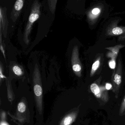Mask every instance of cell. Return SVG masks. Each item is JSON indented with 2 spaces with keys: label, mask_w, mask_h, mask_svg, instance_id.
I'll return each instance as SVG.
<instances>
[{
  "label": "cell",
  "mask_w": 125,
  "mask_h": 125,
  "mask_svg": "<svg viewBox=\"0 0 125 125\" xmlns=\"http://www.w3.org/2000/svg\"><path fill=\"white\" fill-rule=\"evenodd\" d=\"M41 6V4L37 0H35L32 5L31 13L25 28L23 35V40L26 44H28L29 42V36L31 33L33 24L39 18L41 14L40 8Z\"/></svg>",
  "instance_id": "obj_1"
},
{
  "label": "cell",
  "mask_w": 125,
  "mask_h": 125,
  "mask_svg": "<svg viewBox=\"0 0 125 125\" xmlns=\"http://www.w3.org/2000/svg\"><path fill=\"white\" fill-rule=\"evenodd\" d=\"M123 64L120 58L118 61V65L116 70H114L112 76V81L113 83V90L115 93L119 92L122 85V81Z\"/></svg>",
  "instance_id": "obj_2"
},
{
  "label": "cell",
  "mask_w": 125,
  "mask_h": 125,
  "mask_svg": "<svg viewBox=\"0 0 125 125\" xmlns=\"http://www.w3.org/2000/svg\"><path fill=\"white\" fill-rule=\"evenodd\" d=\"M71 64L73 72L77 76L80 77L82 72V64L80 61L79 48L77 45L73 47L71 56Z\"/></svg>",
  "instance_id": "obj_3"
},
{
  "label": "cell",
  "mask_w": 125,
  "mask_h": 125,
  "mask_svg": "<svg viewBox=\"0 0 125 125\" xmlns=\"http://www.w3.org/2000/svg\"><path fill=\"white\" fill-rule=\"evenodd\" d=\"M25 0H16L11 14V18L15 22L20 16L23 6Z\"/></svg>",
  "instance_id": "obj_4"
},
{
  "label": "cell",
  "mask_w": 125,
  "mask_h": 125,
  "mask_svg": "<svg viewBox=\"0 0 125 125\" xmlns=\"http://www.w3.org/2000/svg\"><path fill=\"white\" fill-rule=\"evenodd\" d=\"M109 36H117L125 34V26H112L107 31Z\"/></svg>",
  "instance_id": "obj_5"
},
{
  "label": "cell",
  "mask_w": 125,
  "mask_h": 125,
  "mask_svg": "<svg viewBox=\"0 0 125 125\" xmlns=\"http://www.w3.org/2000/svg\"><path fill=\"white\" fill-rule=\"evenodd\" d=\"M6 8L1 7L0 8V24L3 28V30L6 29L8 26L6 14Z\"/></svg>",
  "instance_id": "obj_6"
},
{
  "label": "cell",
  "mask_w": 125,
  "mask_h": 125,
  "mask_svg": "<svg viewBox=\"0 0 125 125\" xmlns=\"http://www.w3.org/2000/svg\"><path fill=\"white\" fill-rule=\"evenodd\" d=\"M101 61V57H98L96 61L93 63L92 66L91 72H90V76H93L94 75L95 72L100 67V66Z\"/></svg>",
  "instance_id": "obj_7"
},
{
  "label": "cell",
  "mask_w": 125,
  "mask_h": 125,
  "mask_svg": "<svg viewBox=\"0 0 125 125\" xmlns=\"http://www.w3.org/2000/svg\"><path fill=\"white\" fill-rule=\"evenodd\" d=\"M122 45H117L114 47L107 48L106 49L111 51L113 52V57L112 58H116L119 52L120 49L124 47Z\"/></svg>",
  "instance_id": "obj_8"
},
{
  "label": "cell",
  "mask_w": 125,
  "mask_h": 125,
  "mask_svg": "<svg viewBox=\"0 0 125 125\" xmlns=\"http://www.w3.org/2000/svg\"><path fill=\"white\" fill-rule=\"evenodd\" d=\"M12 71L15 75L18 76H21L23 74L22 68L18 65H15L12 68Z\"/></svg>",
  "instance_id": "obj_9"
},
{
  "label": "cell",
  "mask_w": 125,
  "mask_h": 125,
  "mask_svg": "<svg viewBox=\"0 0 125 125\" xmlns=\"http://www.w3.org/2000/svg\"><path fill=\"white\" fill-rule=\"evenodd\" d=\"M90 89L92 92L96 95L99 94L100 92V87L96 83H94L91 84Z\"/></svg>",
  "instance_id": "obj_10"
},
{
  "label": "cell",
  "mask_w": 125,
  "mask_h": 125,
  "mask_svg": "<svg viewBox=\"0 0 125 125\" xmlns=\"http://www.w3.org/2000/svg\"><path fill=\"white\" fill-rule=\"evenodd\" d=\"M57 2V0H51L50 2H48L49 8L52 14H54L55 12Z\"/></svg>",
  "instance_id": "obj_11"
},
{
  "label": "cell",
  "mask_w": 125,
  "mask_h": 125,
  "mask_svg": "<svg viewBox=\"0 0 125 125\" xmlns=\"http://www.w3.org/2000/svg\"><path fill=\"white\" fill-rule=\"evenodd\" d=\"M18 109L20 112L21 113L24 112L26 109V106L25 104L23 102L19 103L18 105Z\"/></svg>",
  "instance_id": "obj_12"
},
{
  "label": "cell",
  "mask_w": 125,
  "mask_h": 125,
  "mask_svg": "<svg viewBox=\"0 0 125 125\" xmlns=\"http://www.w3.org/2000/svg\"><path fill=\"white\" fill-rule=\"evenodd\" d=\"M109 65L111 69H115L116 66V58H112V60L109 62Z\"/></svg>",
  "instance_id": "obj_13"
},
{
  "label": "cell",
  "mask_w": 125,
  "mask_h": 125,
  "mask_svg": "<svg viewBox=\"0 0 125 125\" xmlns=\"http://www.w3.org/2000/svg\"><path fill=\"white\" fill-rule=\"evenodd\" d=\"M72 119L70 116H68L65 118L64 121V125H69L72 123Z\"/></svg>",
  "instance_id": "obj_14"
},
{
  "label": "cell",
  "mask_w": 125,
  "mask_h": 125,
  "mask_svg": "<svg viewBox=\"0 0 125 125\" xmlns=\"http://www.w3.org/2000/svg\"><path fill=\"white\" fill-rule=\"evenodd\" d=\"M6 77L4 75L3 73V69L2 68L1 64H0V83H1V80L2 79L4 78H6Z\"/></svg>",
  "instance_id": "obj_15"
},
{
  "label": "cell",
  "mask_w": 125,
  "mask_h": 125,
  "mask_svg": "<svg viewBox=\"0 0 125 125\" xmlns=\"http://www.w3.org/2000/svg\"><path fill=\"white\" fill-rule=\"evenodd\" d=\"M100 12V10L98 8H95L93 9V10L92 11V12L93 14L95 15H97Z\"/></svg>",
  "instance_id": "obj_16"
},
{
  "label": "cell",
  "mask_w": 125,
  "mask_h": 125,
  "mask_svg": "<svg viewBox=\"0 0 125 125\" xmlns=\"http://www.w3.org/2000/svg\"><path fill=\"white\" fill-rule=\"evenodd\" d=\"M112 87V86L110 83H107L106 85V88L107 90H109Z\"/></svg>",
  "instance_id": "obj_17"
},
{
  "label": "cell",
  "mask_w": 125,
  "mask_h": 125,
  "mask_svg": "<svg viewBox=\"0 0 125 125\" xmlns=\"http://www.w3.org/2000/svg\"><path fill=\"white\" fill-rule=\"evenodd\" d=\"M1 125H7L6 123H1Z\"/></svg>",
  "instance_id": "obj_18"
},
{
  "label": "cell",
  "mask_w": 125,
  "mask_h": 125,
  "mask_svg": "<svg viewBox=\"0 0 125 125\" xmlns=\"http://www.w3.org/2000/svg\"><path fill=\"white\" fill-rule=\"evenodd\" d=\"M51 0H48V2H50Z\"/></svg>",
  "instance_id": "obj_19"
}]
</instances>
